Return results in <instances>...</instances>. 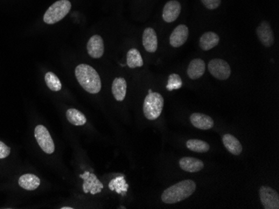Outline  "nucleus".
Here are the masks:
<instances>
[{"instance_id": "nucleus-1", "label": "nucleus", "mask_w": 279, "mask_h": 209, "mask_svg": "<svg viewBox=\"0 0 279 209\" xmlns=\"http://www.w3.org/2000/svg\"><path fill=\"white\" fill-rule=\"evenodd\" d=\"M197 185L194 181H181L165 190L162 195V200L167 204H174L184 201L194 193Z\"/></svg>"}, {"instance_id": "nucleus-2", "label": "nucleus", "mask_w": 279, "mask_h": 209, "mask_svg": "<svg viewBox=\"0 0 279 209\" xmlns=\"http://www.w3.org/2000/svg\"><path fill=\"white\" fill-rule=\"evenodd\" d=\"M75 77L81 87L92 94H96L101 89L100 75L96 70L87 64H79L75 69Z\"/></svg>"}, {"instance_id": "nucleus-3", "label": "nucleus", "mask_w": 279, "mask_h": 209, "mask_svg": "<svg viewBox=\"0 0 279 209\" xmlns=\"http://www.w3.org/2000/svg\"><path fill=\"white\" fill-rule=\"evenodd\" d=\"M164 107V99L158 93L147 94L143 104L144 115L148 120H156L162 114Z\"/></svg>"}, {"instance_id": "nucleus-4", "label": "nucleus", "mask_w": 279, "mask_h": 209, "mask_svg": "<svg viewBox=\"0 0 279 209\" xmlns=\"http://www.w3.org/2000/svg\"><path fill=\"white\" fill-rule=\"evenodd\" d=\"M71 3L69 0H59L54 3L45 12L44 23L54 24L62 20L71 11Z\"/></svg>"}, {"instance_id": "nucleus-5", "label": "nucleus", "mask_w": 279, "mask_h": 209, "mask_svg": "<svg viewBox=\"0 0 279 209\" xmlns=\"http://www.w3.org/2000/svg\"><path fill=\"white\" fill-rule=\"evenodd\" d=\"M35 137L38 146L47 154H52L55 152V143L51 138L50 132L43 125L36 126L35 129Z\"/></svg>"}, {"instance_id": "nucleus-6", "label": "nucleus", "mask_w": 279, "mask_h": 209, "mask_svg": "<svg viewBox=\"0 0 279 209\" xmlns=\"http://www.w3.org/2000/svg\"><path fill=\"white\" fill-rule=\"evenodd\" d=\"M210 73L219 80H226L231 75V68L227 62L221 58H215L209 62Z\"/></svg>"}, {"instance_id": "nucleus-7", "label": "nucleus", "mask_w": 279, "mask_h": 209, "mask_svg": "<svg viewBox=\"0 0 279 209\" xmlns=\"http://www.w3.org/2000/svg\"><path fill=\"white\" fill-rule=\"evenodd\" d=\"M259 197L266 209H279V195L270 187L262 186L259 189Z\"/></svg>"}, {"instance_id": "nucleus-8", "label": "nucleus", "mask_w": 279, "mask_h": 209, "mask_svg": "<svg viewBox=\"0 0 279 209\" xmlns=\"http://www.w3.org/2000/svg\"><path fill=\"white\" fill-rule=\"evenodd\" d=\"M257 35L263 46L266 48L273 46L274 44V35L270 24L267 22L263 21L259 24V26L257 28Z\"/></svg>"}, {"instance_id": "nucleus-9", "label": "nucleus", "mask_w": 279, "mask_h": 209, "mask_svg": "<svg viewBox=\"0 0 279 209\" xmlns=\"http://www.w3.org/2000/svg\"><path fill=\"white\" fill-rule=\"evenodd\" d=\"M105 45L100 35H93L87 43V52L93 58H100L104 54Z\"/></svg>"}, {"instance_id": "nucleus-10", "label": "nucleus", "mask_w": 279, "mask_h": 209, "mask_svg": "<svg viewBox=\"0 0 279 209\" xmlns=\"http://www.w3.org/2000/svg\"><path fill=\"white\" fill-rule=\"evenodd\" d=\"M181 10H182L181 3L176 0H170L165 4L162 12V17L165 22L172 23L179 17Z\"/></svg>"}, {"instance_id": "nucleus-11", "label": "nucleus", "mask_w": 279, "mask_h": 209, "mask_svg": "<svg viewBox=\"0 0 279 209\" xmlns=\"http://www.w3.org/2000/svg\"><path fill=\"white\" fill-rule=\"evenodd\" d=\"M188 28L185 24H181L174 29L170 36V44L173 48H179L185 44L188 38Z\"/></svg>"}, {"instance_id": "nucleus-12", "label": "nucleus", "mask_w": 279, "mask_h": 209, "mask_svg": "<svg viewBox=\"0 0 279 209\" xmlns=\"http://www.w3.org/2000/svg\"><path fill=\"white\" fill-rule=\"evenodd\" d=\"M80 177L85 179V183L83 184V190L85 193L91 192L92 194H95L100 192L103 189V184L99 182L95 175L91 174L88 172H85V174L81 175Z\"/></svg>"}, {"instance_id": "nucleus-13", "label": "nucleus", "mask_w": 279, "mask_h": 209, "mask_svg": "<svg viewBox=\"0 0 279 209\" xmlns=\"http://www.w3.org/2000/svg\"><path fill=\"white\" fill-rule=\"evenodd\" d=\"M190 121L195 128H199L202 130L211 129L214 126L213 119L208 115L203 114V113H192L190 117Z\"/></svg>"}, {"instance_id": "nucleus-14", "label": "nucleus", "mask_w": 279, "mask_h": 209, "mask_svg": "<svg viewBox=\"0 0 279 209\" xmlns=\"http://www.w3.org/2000/svg\"><path fill=\"white\" fill-rule=\"evenodd\" d=\"M142 43L147 52H155L158 48V39L156 33L152 28L145 29L142 36Z\"/></svg>"}, {"instance_id": "nucleus-15", "label": "nucleus", "mask_w": 279, "mask_h": 209, "mask_svg": "<svg viewBox=\"0 0 279 209\" xmlns=\"http://www.w3.org/2000/svg\"><path fill=\"white\" fill-rule=\"evenodd\" d=\"M180 167L182 170L188 173H197L203 170L204 163L196 157H184L179 161Z\"/></svg>"}, {"instance_id": "nucleus-16", "label": "nucleus", "mask_w": 279, "mask_h": 209, "mask_svg": "<svg viewBox=\"0 0 279 209\" xmlns=\"http://www.w3.org/2000/svg\"><path fill=\"white\" fill-rule=\"evenodd\" d=\"M206 71V64L201 58H195L189 64L187 75L191 79H200Z\"/></svg>"}, {"instance_id": "nucleus-17", "label": "nucleus", "mask_w": 279, "mask_h": 209, "mask_svg": "<svg viewBox=\"0 0 279 209\" xmlns=\"http://www.w3.org/2000/svg\"><path fill=\"white\" fill-rule=\"evenodd\" d=\"M223 142L226 150L232 154L239 155L242 152V146L241 142L232 134H225L223 137Z\"/></svg>"}, {"instance_id": "nucleus-18", "label": "nucleus", "mask_w": 279, "mask_h": 209, "mask_svg": "<svg viewBox=\"0 0 279 209\" xmlns=\"http://www.w3.org/2000/svg\"><path fill=\"white\" fill-rule=\"evenodd\" d=\"M19 184L22 189L28 191H34L40 185V179L36 175L27 174L22 175L19 179Z\"/></svg>"}, {"instance_id": "nucleus-19", "label": "nucleus", "mask_w": 279, "mask_h": 209, "mask_svg": "<svg viewBox=\"0 0 279 209\" xmlns=\"http://www.w3.org/2000/svg\"><path fill=\"white\" fill-rule=\"evenodd\" d=\"M127 85L124 78H116L112 83V93L117 101H123L127 94Z\"/></svg>"}, {"instance_id": "nucleus-20", "label": "nucleus", "mask_w": 279, "mask_h": 209, "mask_svg": "<svg viewBox=\"0 0 279 209\" xmlns=\"http://www.w3.org/2000/svg\"><path fill=\"white\" fill-rule=\"evenodd\" d=\"M220 38L216 33L206 32L203 34L200 38V47L204 51H208L212 50L214 47L219 44Z\"/></svg>"}, {"instance_id": "nucleus-21", "label": "nucleus", "mask_w": 279, "mask_h": 209, "mask_svg": "<svg viewBox=\"0 0 279 209\" xmlns=\"http://www.w3.org/2000/svg\"><path fill=\"white\" fill-rule=\"evenodd\" d=\"M127 64L128 67L130 69L140 68L143 66V59L141 55V52L136 49H130L127 52Z\"/></svg>"}, {"instance_id": "nucleus-22", "label": "nucleus", "mask_w": 279, "mask_h": 209, "mask_svg": "<svg viewBox=\"0 0 279 209\" xmlns=\"http://www.w3.org/2000/svg\"><path fill=\"white\" fill-rule=\"evenodd\" d=\"M68 121L74 126H83L87 122V119L80 111L75 108H70L66 112Z\"/></svg>"}, {"instance_id": "nucleus-23", "label": "nucleus", "mask_w": 279, "mask_h": 209, "mask_svg": "<svg viewBox=\"0 0 279 209\" xmlns=\"http://www.w3.org/2000/svg\"><path fill=\"white\" fill-rule=\"evenodd\" d=\"M186 147L191 151L196 153H206L210 150V145L203 140L190 139L186 142Z\"/></svg>"}, {"instance_id": "nucleus-24", "label": "nucleus", "mask_w": 279, "mask_h": 209, "mask_svg": "<svg viewBox=\"0 0 279 209\" xmlns=\"http://www.w3.org/2000/svg\"><path fill=\"white\" fill-rule=\"evenodd\" d=\"M45 79V83L47 85L48 87L50 88V90L54 91V92H58L61 89L62 85L59 80V78L52 73V72H48L45 74L44 77Z\"/></svg>"}, {"instance_id": "nucleus-25", "label": "nucleus", "mask_w": 279, "mask_h": 209, "mask_svg": "<svg viewBox=\"0 0 279 209\" xmlns=\"http://www.w3.org/2000/svg\"><path fill=\"white\" fill-rule=\"evenodd\" d=\"M109 187L111 190H112V191L115 190L118 193L127 192V189H128V184L126 183V181H125L123 176L118 177L115 179H113L110 183Z\"/></svg>"}, {"instance_id": "nucleus-26", "label": "nucleus", "mask_w": 279, "mask_h": 209, "mask_svg": "<svg viewBox=\"0 0 279 209\" xmlns=\"http://www.w3.org/2000/svg\"><path fill=\"white\" fill-rule=\"evenodd\" d=\"M182 86V80L178 74L176 73H171L169 78H168L167 85V88L168 91L175 90V89H179Z\"/></svg>"}, {"instance_id": "nucleus-27", "label": "nucleus", "mask_w": 279, "mask_h": 209, "mask_svg": "<svg viewBox=\"0 0 279 209\" xmlns=\"http://www.w3.org/2000/svg\"><path fill=\"white\" fill-rule=\"evenodd\" d=\"M204 6L208 9L213 10L221 5V0H201Z\"/></svg>"}, {"instance_id": "nucleus-28", "label": "nucleus", "mask_w": 279, "mask_h": 209, "mask_svg": "<svg viewBox=\"0 0 279 209\" xmlns=\"http://www.w3.org/2000/svg\"><path fill=\"white\" fill-rule=\"evenodd\" d=\"M10 148L9 146H7L5 143L0 141V159H3L5 157H8L10 154Z\"/></svg>"}, {"instance_id": "nucleus-29", "label": "nucleus", "mask_w": 279, "mask_h": 209, "mask_svg": "<svg viewBox=\"0 0 279 209\" xmlns=\"http://www.w3.org/2000/svg\"><path fill=\"white\" fill-rule=\"evenodd\" d=\"M61 209H73V208H70V207H63Z\"/></svg>"}, {"instance_id": "nucleus-30", "label": "nucleus", "mask_w": 279, "mask_h": 209, "mask_svg": "<svg viewBox=\"0 0 279 209\" xmlns=\"http://www.w3.org/2000/svg\"><path fill=\"white\" fill-rule=\"evenodd\" d=\"M152 93V90H151V89H149V91H148V93Z\"/></svg>"}]
</instances>
